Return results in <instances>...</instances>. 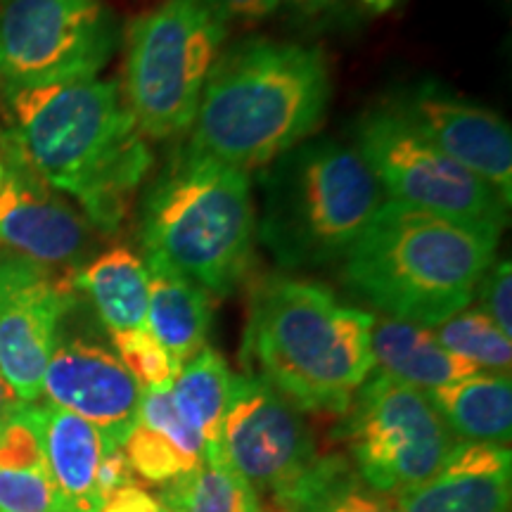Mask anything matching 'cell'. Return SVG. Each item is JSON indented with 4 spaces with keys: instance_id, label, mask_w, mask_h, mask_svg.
I'll return each instance as SVG.
<instances>
[{
    "instance_id": "obj_7",
    "label": "cell",
    "mask_w": 512,
    "mask_h": 512,
    "mask_svg": "<svg viewBox=\"0 0 512 512\" xmlns=\"http://www.w3.org/2000/svg\"><path fill=\"white\" fill-rule=\"evenodd\" d=\"M226 38L228 22L204 0H162L133 19L124 98L145 138L169 140L190 131Z\"/></svg>"
},
{
    "instance_id": "obj_18",
    "label": "cell",
    "mask_w": 512,
    "mask_h": 512,
    "mask_svg": "<svg viewBox=\"0 0 512 512\" xmlns=\"http://www.w3.org/2000/svg\"><path fill=\"white\" fill-rule=\"evenodd\" d=\"M46 406V456L50 477L67 512H100L98 475L102 458L117 444L79 415Z\"/></svg>"
},
{
    "instance_id": "obj_14",
    "label": "cell",
    "mask_w": 512,
    "mask_h": 512,
    "mask_svg": "<svg viewBox=\"0 0 512 512\" xmlns=\"http://www.w3.org/2000/svg\"><path fill=\"white\" fill-rule=\"evenodd\" d=\"M41 394L121 446L138 425L143 389L112 349L91 339L57 337Z\"/></svg>"
},
{
    "instance_id": "obj_36",
    "label": "cell",
    "mask_w": 512,
    "mask_h": 512,
    "mask_svg": "<svg viewBox=\"0 0 512 512\" xmlns=\"http://www.w3.org/2000/svg\"><path fill=\"white\" fill-rule=\"evenodd\" d=\"M3 174H5V166H3V159H0V183H3Z\"/></svg>"
},
{
    "instance_id": "obj_37",
    "label": "cell",
    "mask_w": 512,
    "mask_h": 512,
    "mask_svg": "<svg viewBox=\"0 0 512 512\" xmlns=\"http://www.w3.org/2000/svg\"><path fill=\"white\" fill-rule=\"evenodd\" d=\"M164 512H166V510H164Z\"/></svg>"
},
{
    "instance_id": "obj_30",
    "label": "cell",
    "mask_w": 512,
    "mask_h": 512,
    "mask_svg": "<svg viewBox=\"0 0 512 512\" xmlns=\"http://www.w3.org/2000/svg\"><path fill=\"white\" fill-rule=\"evenodd\" d=\"M226 22H261L278 12L283 0H204Z\"/></svg>"
},
{
    "instance_id": "obj_17",
    "label": "cell",
    "mask_w": 512,
    "mask_h": 512,
    "mask_svg": "<svg viewBox=\"0 0 512 512\" xmlns=\"http://www.w3.org/2000/svg\"><path fill=\"white\" fill-rule=\"evenodd\" d=\"M370 351H373V370L403 384H411L425 394L484 373L475 363L451 354L434 337L432 328L389 316L373 318Z\"/></svg>"
},
{
    "instance_id": "obj_1",
    "label": "cell",
    "mask_w": 512,
    "mask_h": 512,
    "mask_svg": "<svg viewBox=\"0 0 512 512\" xmlns=\"http://www.w3.org/2000/svg\"><path fill=\"white\" fill-rule=\"evenodd\" d=\"M8 157L74 197L100 233H117L152 169V150L112 79L0 88Z\"/></svg>"
},
{
    "instance_id": "obj_25",
    "label": "cell",
    "mask_w": 512,
    "mask_h": 512,
    "mask_svg": "<svg viewBox=\"0 0 512 512\" xmlns=\"http://www.w3.org/2000/svg\"><path fill=\"white\" fill-rule=\"evenodd\" d=\"M434 330V337L444 347L465 361L475 363L479 370H489L496 375H510L512 366V344L510 337H505L496 323L479 309L458 311L444 323H439Z\"/></svg>"
},
{
    "instance_id": "obj_12",
    "label": "cell",
    "mask_w": 512,
    "mask_h": 512,
    "mask_svg": "<svg viewBox=\"0 0 512 512\" xmlns=\"http://www.w3.org/2000/svg\"><path fill=\"white\" fill-rule=\"evenodd\" d=\"M74 304L72 275L67 280L55 268L0 252V373L19 401L41 399L60 325Z\"/></svg>"
},
{
    "instance_id": "obj_22",
    "label": "cell",
    "mask_w": 512,
    "mask_h": 512,
    "mask_svg": "<svg viewBox=\"0 0 512 512\" xmlns=\"http://www.w3.org/2000/svg\"><path fill=\"white\" fill-rule=\"evenodd\" d=\"M261 512H399L392 496L373 489L358 477L347 456L330 453L316 463L278 501Z\"/></svg>"
},
{
    "instance_id": "obj_9",
    "label": "cell",
    "mask_w": 512,
    "mask_h": 512,
    "mask_svg": "<svg viewBox=\"0 0 512 512\" xmlns=\"http://www.w3.org/2000/svg\"><path fill=\"white\" fill-rule=\"evenodd\" d=\"M354 147L392 202L503 233L510 209L503 197L387 105L358 119Z\"/></svg>"
},
{
    "instance_id": "obj_15",
    "label": "cell",
    "mask_w": 512,
    "mask_h": 512,
    "mask_svg": "<svg viewBox=\"0 0 512 512\" xmlns=\"http://www.w3.org/2000/svg\"><path fill=\"white\" fill-rule=\"evenodd\" d=\"M0 247L48 268H79L93 247V228L50 185L8 157L0 183Z\"/></svg>"
},
{
    "instance_id": "obj_16",
    "label": "cell",
    "mask_w": 512,
    "mask_h": 512,
    "mask_svg": "<svg viewBox=\"0 0 512 512\" xmlns=\"http://www.w3.org/2000/svg\"><path fill=\"white\" fill-rule=\"evenodd\" d=\"M510 448L456 441L430 482L394 496L399 512H510Z\"/></svg>"
},
{
    "instance_id": "obj_6",
    "label": "cell",
    "mask_w": 512,
    "mask_h": 512,
    "mask_svg": "<svg viewBox=\"0 0 512 512\" xmlns=\"http://www.w3.org/2000/svg\"><path fill=\"white\" fill-rule=\"evenodd\" d=\"M256 235L285 268L344 259L382 207V188L354 145L304 140L266 166Z\"/></svg>"
},
{
    "instance_id": "obj_23",
    "label": "cell",
    "mask_w": 512,
    "mask_h": 512,
    "mask_svg": "<svg viewBox=\"0 0 512 512\" xmlns=\"http://www.w3.org/2000/svg\"><path fill=\"white\" fill-rule=\"evenodd\" d=\"M233 387L226 358L209 344L185 361L171 384V399L192 432L204 441V453L221 451V427ZM204 456V458H207Z\"/></svg>"
},
{
    "instance_id": "obj_28",
    "label": "cell",
    "mask_w": 512,
    "mask_h": 512,
    "mask_svg": "<svg viewBox=\"0 0 512 512\" xmlns=\"http://www.w3.org/2000/svg\"><path fill=\"white\" fill-rule=\"evenodd\" d=\"M138 422H143L145 427H150L152 432L162 434L171 446L176 448L188 463L195 467H202L204 463V441L200 434L192 432L181 415H178L174 399H171V387L169 389H145L140 396V413Z\"/></svg>"
},
{
    "instance_id": "obj_34",
    "label": "cell",
    "mask_w": 512,
    "mask_h": 512,
    "mask_svg": "<svg viewBox=\"0 0 512 512\" xmlns=\"http://www.w3.org/2000/svg\"><path fill=\"white\" fill-rule=\"evenodd\" d=\"M19 403H24V401L17 399V394L12 392L8 380H5L3 373H0V422L8 418V415L15 411Z\"/></svg>"
},
{
    "instance_id": "obj_20",
    "label": "cell",
    "mask_w": 512,
    "mask_h": 512,
    "mask_svg": "<svg viewBox=\"0 0 512 512\" xmlns=\"http://www.w3.org/2000/svg\"><path fill=\"white\" fill-rule=\"evenodd\" d=\"M150 273L140 254L114 245L72 273L76 292L86 294L110 335L145 328Z\"/></svg>"
},
{
    "instance_id": "obj_11",
    "label": "cell",
    "mask_w": 512,
    "mask_h": 512,
    "mask_svg": "<svg viewBox=\"0 0 512 512\" xmlns=\"http://www.w3.org/2000/svg\"><path fill=\"white\" fill-rule=\"evenodd\" d=\"M221 453L259 505L285 496L318 460L302 411L254 375H233Z\"/></svg>"
},
{
    "instance_id": "obj_13",
    "label": "cell",
    "mask_w": 512,
    "mask_h": 512,
    "mask_svg": "<svg viewBox=\"0 0 512 512\" xmlns=\"http://www.w3.org/2000/svg\"><path fill=\"white\" fill-rule=\"evenodd\" d=\"M387 107L453 162L482 178L503 202H512V131L501 114L448 91L437 81L403 88Z\"/></svg>"
},
{
    "instance_id": "obj_27",
    "label": "cell",
    "mask_w": 512,
    "mask_h": 512,
    "mask_svg": "<svg viewBox=\"0 0 512 512\" xmlns=\"http://www.w3.org/2000/svg\"><path fill=\"white\" fill-rule=\"evenodd\" d=\"M114 354L128 368V373L136 377L140 389H169L174 384L178 368L166 354V349L157 342L150 330L138 328L112 335Z\"/></svg>"
},
{
    "instance_id": "obj_35",
    "label": "cell",
    "mask_w": 512,
    "mask_h": 512,
    "mask_svg": "<svg viewBox=\"0 0 512 512\" xmlns=\"http://www.w3.org/2000/svg\"><path fill=\"white\" fill-rule=\"evenodd\" d=\"M356 5L368 15H387L399 5V0H356Z\"/></svg>"
},
{
    "instance_id": "obj_19",
    "label": "cell",
    "mask_w": 512,
    "mask_h": 512,
    "mask_svg": "<svg viewBox=\"0 0 512 512\" xmlns=\"http://www.w3.org/2000/svg\"><path fill=\"white\" fill-rule=\"evenodd\" d=\"M145 264L150 273L145 325L181 370L185 361L207 347L214 318L211 294L171 268L152 261Z\"/></svg>"
},
{
    "instance_id": "obj_3",
    "label": "cell",
    "mask_w": 512,
    "mask_h": 512,
    "mask_svg": "<svg viewBox=\"0 0 512 512\" xmlns=\"http://www.w3.org/2000/svg\"><path fill=\"white\" fill-rule=\"evenodd\" d=\"M373 318L320 283L268 280L249 304L242 363L302 413L342 415L375 368Z\"/></svg>"
},
{
    "instance_id": "obj_26",
    "label": "cell",
    "mask_w": 512,
    "mask_h": 512,
    "mask_svg": "<svg viewBox=\"0 0 512 512\" xmlns=\"http://www.w3.org/2000/svg\"><path fill=\"white\" fill-rule=\"evenodd\" d=\"M121 451H124L133 475L143 477L150 484L166 486L195 470L162 434L152 432L143 422L133 427L124 444H121Z\"/></svg>"
},
{
    "instance_id": "obj_8",
    "label": "cell",
    "mask_w": 512,
    "mask_h": 512,
    "mask_svg": "<svg viewBox=\"0 0 512 512\" xmlns=\"http://www.w3.org/2000/svg\"><path fill=\"white\" fill-rule=\"evenodd\" d=\"M339 418L335 437L347 446L349 463L387 496L430 482L458 441L430 396L377 370Z\"/></svg>"
},
{
    "instance_id": "obj_32",
    "label": "cell",
    "mask_w": 512,
    "mask_h": 512,
    "mask_svg": "<svg viewBox=\"0 0 512 512\" xmlns=\"http://www.w3.org/2000/svg\"><path fill=\"white\" fill-rule=\"evenodd\" d=\"M100 512H164V505L138 484H131L107 496Z\"/></svg>"
},
{
    "instance_id": "obj_21",
    "label": "cell",
    "mask_w": 512,
    "mask_h": 512,
    "mask_svg": "<svg viewBox=\"0 0 512 512\" xmlns=\"http://www.w3.org/2000/svg\"><path fill=\"white\" fill-rule=\"evenodd\" d=\"M427 396L456 439L508 446L512 437L510 375L477 373Z\"/></svg>"
},
{
    "instance_id": "obj_4",
    "label": "cell",
    "mask_w": 512,
    "mask_h": 512,
    "mask_svg": "<svg viewBox=\"0 0 512 512\" xmlns=\"http://www.w3.org/2000/svg\"><path fill=\"white\" fill-rule=\"evenodd\" d=\"M501 233L382 202L344 254L342 280L384 316L437 328L475 299Z\"/></svg>"
},
{
    "instance_id": "obj_10",
    "label": "cell",
    "mask_w": 512,
    "mask_h": 512,
    "mask_svg": "<svg viewBox=\"0 0 512 512\" xmlns=\"http://www.w3.org/2000/svg\"><path fill=\"white\" fill-rule=\"evenodd\" d=\"M117 43L102 0H0V88L93 79Z\"/></svg>"
},
{
    "instance_id": "obj_5",
    "label": "cell",
    "mask_w": 512,
    "mask_h": 512,
    "mask_svg": "<svg viewBox=\"0 0 512 512\" xmlns=\"http://www.w3.org/2000/svg\"><path fill=\"white\" fill-rule=\"evenodd\" d=\"M256 211L247 171L181 150L140 211L145 261L209 294H230L252 266Z\"/></svg>"
},
{
    "instance_id": "obj_2",
    "label": "cell",
    "mask_w": 512,
    "mask_h": 512,
    "mask_svg": "<svg viewBox=\"0 0 512 512\" xmlns=\"http://www.w3.org/2000/svg\"><path fill=\"white\" fill-rule=\"evenodd\" d=\"M330 95L323 50L247 38L221 53L183 150L247 174L264 169L313 136Z\"/></svg>"
},
{
    "instance_id": "obj_24",
    "label": "cell",
    "mask_w": 512,
    "mask_h": 512,
    "mask_svg": "<svg viewBox=\"0 0 512 512\" xmlns=\"http://www.w3.org/2000/svg\"><path fill=\"white\" fill-rule=\"evenodd\" d=\"M166 512H261L259 498L223 453H211L202 467L174 479L162 489Z\"/></svg>"
},
{
    "instance_id": "obj_29",
    "label": "cell",
    "mask_w": 512,
    "mask_h": 512,
    "mask_svg": "<svg viewBox=\"0 0 512 512\" xmlns=\"http://www.w3.org/2000/svg\"><path fill=\"white\" fill-rule=\"evenodd\" d=\"M479 309L496 323L505 337H512V266L510 261H494L479 280Z\"/></svg>"
},
{
    "instance_id": "obj_33",
    "label": "cell",
    "mask_w": 512,
    "mask_h": 512,
    "mask_svg": "<svg viewBox=\"0 0 512 512\" xmlns=\"http://www.w3.org/2000/svg\"><path fill=\"white\" fill-rule=\"evenodd\" d=\"M294 15L306 22H332V19L354 12V0H283Z\"/></svg>"
},
{
    "instance_id": "obj_31",
    "label": "cell",
    "mask_w": 512,
    "mask_h": 512,
    "mask_svg": "<svg viewBox=\"0 0 512 512\" xmlns=\"http://www.w3.org/2000/svg\"><path fill=\"white\" fill-rule=\"evenodd\" d=\"M131 484H136V475H133L124 451H121V446L110 448L107 456L102 458L100 475H98V489H100L102 501H105L110 494H114V491L124 489V486H131Z\"/></svg>"
}]
</instances>
